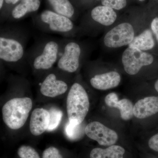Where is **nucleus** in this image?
<instances>
[{
    "mask_svg": "<svg viewBox=\"0 0 158 158\" xmlns=\"http://www.w3.org/2000/svg\"><path fill=\"white\" fill-rule=\"evenodd\" d=\"M29 37V31L22 26L12 23L2 24L0 28L1 63L11 68L28 64L26 46Z\"/></svg>",
    "mask_w": 158,
    "mask_h": 158,
    "instance_id": "1",
    "label": "nucleus"
},
{
    "mask_svg": "<svg viewBox=\"0 0 158 158\" xmlns=\"http://www.w3.org/2000/svg\"><path fill=\"white\" fill-rule=\"evenodd\" d=\"M62 43V39L44 37L27 50V61L34 72L45 73L54 68L60 56Z\"/></svg>",
    "mask_w": 158,
    "mask_h": 158,
    "instance_id": "2",
    "label": "nucleus"
},
{
    "mask_svg": "<svg viewBox=\"0 0 158 158\" xmlns=\"http://www.w3.org/2000/svg\"><path fill=\"white\" fill-rule=\"evenodd\" d=\"M32 19L34 27L39 31L59 34L64 38H73L78 31L72 20L50 9L36 13L32 15Z\"/></svg>",
    "mask_w": 158,
    "mask_h": 158,
    "instance_id": "3",
    "label": "nucleus"
},
{
    "mask_svg": "<svg viewBox=\"0 0 158 158\" xmlns=\"http://www.w3.org/2000/svg\"><path fill=\"white\" fill-rule=\"evenodd\" d=\"M90 102L85 88L78 82L70 86L66 99V111L69 122L81 124L89 112Z\"/></svg>",
    "mask_w": 158,
    "mask_h": 158,
    "instance_id": "4",
    "label": "nucleus"
},
{
    "mask_svg": "<svg viewBox=\"0 0 158 158\" xmlns=\"http://www.w3.org/2000/svg\"><path fill=\"white\" fill-rule=\"evenodd\" d=\"M32 107L33 102L30 98L11 99L6 102L2 109L4 123L11 130L19 129L25 124Z\"/></svg>",
    "mask_w": 158,
    "mask_h": 158,
    "instance_id": "5",
    "label": "nucleus"
},
{
    "mask_svg": "<svg viewBox=\"0 0 158 158\" xmlns=\"http://www.w3.org/2000/svg\"><path fill=\"white\" fill-rule=\"evenodd\" d=\"M72 38H62V49L56 64L59 70L69 74L78 70L83 56L81 45Z\"/></svg>",
    "mask_w": 158,
    "mask_h": 158,
    "instance_id": "6",
    "label": "nucleus"
},
{
    "mask_svg": "<svg viewBox=\"0 0 158 158\" xmlns=\"http://www.w3.org/2000/svg\"><path fill=\"white\" fill-rule=\"evenodd\" d=\"M45 73L39 85V91L42 95L54 98L69 90V83L65 76L67 73L56 67Z\"/></svg>",
    "mask_w": 158,
    "mask_h": 158,
    "instance_id": "7",
    "label": "nucleus"
},
{
    "mask_svg": "<svg viewBox=\"0 0 158 158\" xmlns=\"http://www.w3.org/2000/svg\"><path fill=\"white\" fill-rule=\"evenodd\" d=\"M152 55L133 47L128 46L122 56V62L126 72L130 75H135L141 68L152 64Z\"/></svg>",
    "mask_w": 158,
    "mask_h": 158,
    "instance_id": "8",
    "label": "nucleus"
},
{
    "mask_svg": "<svg viewBox=\"0 0 158 158\" xmlns=\"http://www.w3.org/2000/svg\"><path fill=\"white\" fill-rule=\"evenodd\" d=\"M135 35V31L131 24L122 23L106 34L104 37V44L110 48H118L129 45L133 41Z\"/></svg>",
    "mask_w": 158,
    "mask_h": 158,
    "instance_id": "9",
    "label": "nucleus"
},
{
    "mask_svg": "<svg viewBox=\"0 0 158 158\" xmlns=\"http://www.w3.org/2000/svg\"><path fill=\"white\" fill-rule=\"evenodd\" d=\"M85 132L88 138L97 141L102 146H111L118 141L117 133L99 122L88 123L85 128Z\"/></svg>",
    "mask_w": 158,
    "mask_h": 158,
    "instance_id": "10",
    "label": "nucleus"
},
{
    "mask_svg": "<svg viewBox=\"0 0 158 158\" xmlns=\"http://www.w3.org/2000/svg\"><path fill=\"white\" fill-rule=\"evenodd\" d=\"M42 0H21L12 9L7 21L15 23L19 21L30 15L36 14L39 10Z\"/></svg>",
    "mask_w": 158,
    "mask_h": 158,
    "instance_id": "11",
    "label": "nucleus"
},
{
    "mask_svg": "<svg viewBox=\"0 0 158 158\" xmlns=\"http://www.w3.org/2000/svg\"><path fill=\"white\" fill-rule=\"evenodd\" d=\"M50 122V113L44 108L34 109L31 113L30 130L32 135L38 136L48 131Z\"/></svg>",
    "mask_w": 158,
    "mask_h": 158,
    "instance_id": "12",
    "label": "nucleus"
},
{
    "mask_svg": "<svg viewBox=\"0 0 158 158\" xmlns=\"http://www.w3.org/2000/svg\"><path fill=\"white\" fill-rule=\"evenodd\" d=\"M120 74L116 71L98 74L90 79V83L97 90H105L116 88L121 81Z\"/></svg>",
    "mask_w": 158,
    "mask_h": 158,
    "instance_id": "13",
    "label": "nucleus"
},
{
    "mask_svg": "<svg viewBox=\"0 0 158 158\" xmlns=\"http://www.w3.org/2000/svg\"><path fill=\"white\" fill-rule=\"evenodd\" d=\"M105 102L110 107L118 108L120 111L121 118L123 120H130L134 116V106L131 102L128 99L118 100L117 94L112 92L106 96Z\"/></svg>",
    "mask_w": 158,
    "mask_h": 158,
    "instance_id": "14",
    "label": "nucleus"
},
{
    "mask_svg": "<svg viewBox=\"0 0 158 158\" xmlns=\"http://www.w3.org/2000/svg\"><path fill=\"white\" fill-rule=\"evenodd\" d=\"M158 112V97L151 96L139 100L134 106V115L142 119Z\"/></svg>",
    "mask_w": 158,
    "mask_h": 158,
    "instance_id": "15",
    "label": "nucleus"
},
{
    "mask_svg": "<svg viewBox=\"0 0 158 158\" xmlns=\"http://www.w3.org/2000/svg\"><path fill=\"white\" fill-rule=\"evenodd\" d=\"M90 17L93 22L104 26H110L116 21L117 14L114 9L103 6H97L92 9Z\"/></svg>",
    "mask_w": 158,
    "mask_h": 158,
    "instance_id": "16",
    "label": "nucleus"
},
{
    "mask_svg": "<svg viewBox=\"0 0 158 158\" xmlns=\"http://www.w3.org/2000/svg\"><path fill=\"white\" fill-rule=\"evenodd\" d=\"M49 9L74 20L76 11L70 0H45Z\"/></svg>",
    "mask_w": 158,
    "mask_h": 158,
    "instance_id": "17",
    "label": "nucleus"
},
{
    "mask_svg": "<svg viewBox=\"0 0 158 158\" xmlns=\"http://www.w3.org/2000/svg\"><path fill=\"white\" fill-rule=\"evenodd\" d=\"M155 41L152 33L149 29H146L140 34L134 37L128 46L133 47L140 50H150L154 47Z\"/></svg>",
    "mask_w": 158,
    "mask_h": 158,
    "instance_id": "18",
    "label": "nucleus"
},
{
    "mask_svg": "<svg viewBox=\"0 0 158 158\" xmlns=\"http://www.w3.org/2000/svg\"><path fill=\"white\" fill-rule=\"evenodd\" d=\"M125 151L118 145H113L102 149L99 148H94L90 152V158H123Z\"/></svg>",
    "mask_w": 158,
    "mask_h": 158,
    "instance_id": "19",
    "label": "nucleus"
},
{
    "mask_svg": "<svg viewBox=\"0 0 158 158\" xmlns=\"http://www.w3.org/2000/svg\"><path fill=\"white\" fill-rule=\"evenodd\" d=\"M48 111L50 113V122L48 131H52L59 126L62 120L63 114L61 110L56 108H51Z\"/></svg>",
    "mask_w": 158,
    "mask_h": 158,
    "instance_id": "20",
    "label": "nucleus"
},
{
    "mask_svg": "<svg viewBox=\"0 0 158 158\" xmlns=\"http://www.w3.org/2000/svg\"><path fill=\"white\" fill-rule=\"evenodd\" d=\"M21 0H5L4 6L1 11V23L7 21L9 15L15 6Z\"/></svg>",
    "mask_w": 158,
    "mask_h": 158,
    "instance_id": "21",
    "label": "nucleus"
},
{
    "mask_svg": "<svg viewBox=\"0 0 158 158\" xmlns=\"http://www.w3.org/2000/svg\"><path fill=\"white\" fill-rule=\"evenodd\" d=\"M81 124L76 125L68 122L65 127L66 135L71 140H76L82 135Z\"/></svg>",
    "mask_w": 158,
    "mask_h": 158,
    "instance_id": "22",
    "label": "nucleus"
},
{
    "mask_svg": "<svg viewBox=\"0 0 158 158\" xmlns=\"http://www.w3.org/2000/svg\"><path fill=\"white\" fill-rule=\"evenodd\" d=\"M17 153L20 158H40L35 148L29 145L21 146L18 149Z\"/></svg>",
    "mask_w": 158,
    "mask_h": 158,
    "instance_id": "23",
    "label": "nucleus"
},
{
    "mask_svg": "<svg viewBox=\"0 0 158 158\" xmlns=\"http://www.w3.org/2000/svg\"><path fill=\"white\" fill-rule=\"evenodd\" d=\"M102 6L110 7L115 10L123 9L127 6V0H101Z\"/></svg>",
    "mask_w": 158,
    "mask_h": 158,
    "instance_id": "24",
    "label": "nucleus"
},
{
    "mask_svg": "<svg viewBox=\"0 0 158 158\" xmlns=\"http://www.w3.org/2000/svg\"><path fill=\"white\" fill-rule=\"evenodd\" d=\"M42 158H63L57 148L51 146L46 148L42 153Z\"/></svg>",
    "mask_w": 158,
    "mask_h": 158,
    "instance_id": "25",
    "label": "nucleus"
},
{
    "mask_svg": "<svg viewBox=\"0 0 158 158\" xmlns=\"http://www.w3.org/2000/svg\"><path fill=\"white\" fill-rule=\"evenodd\" d=\"M148 144L151 149L158 152V133L149 139Z\"/></svg>",
    "mask_w": 158,
    "mask_h": 158,
    "instance_id": "26",
    "label": "nucleus"
},
{
    "mask_svg": "<svg viewBox=\"0 0 158 158\" xmlns=\"http://www.w3.org/2000/svg\"><path fill=\"white\" fill-rule=\"evenodd\" d=\"M151 27L158 42V17H156L153 19L151 24Z\"/></svg>",
    "mask_w": 158,
    "mask_h": 158,
    "instance_id": "27",
    "label": "nucleus"
},
{
    "mask_svg": "<svg viewBox=\"0 0 158 158\" xmlns=\"http://www.w3.org/2000/svg\"><path fill=\"white\" fill-rule=\"evenodd\" d=\"M5 0H0V10H1L4 6Z\"/></svg>",
    "mask_w": 158,
    "mask_h": 158,
    "instance_id": "28",
    "label": "nucleus"
},
{
    "mask_svg": "<svg viewBox=\"0 0 158 158\" xmlns=\"http://www.w3.org/2000/svg\"><path fill=\"white\" fill-rule=\"evenodd\" d=\"M155 88L156 90L158 92V80L156 82L155 84Z\"/></svg>",
    "mask_w": 158,
    "mask_h": 158,
    "instance_id": "29",
    "label": "nucleus"
},
{
    "mask_svg": "<svg viewBox=\"0 0 158 158\" xmlns=\"http://www.w3.org/2000/svg\"><path fill=\"white\" fill-rule=\"evenodd\" d=\"M138 1H140V2H144L145 0H138Z\"/></svg>",
    "mask_w": 158,
    "mask_h": 158,
    "instance_id": "30",
    "label": "nucleus"
},
{
    "mask_svg": "<svg viewBox=\"0 0 158 158\" xmlns=\"http://www.w3.org/2000/svg\"><path fill=\"white\" fill-rule=\"evenodd\" d=\"M95 1H98V0H95Z\"/></svg>",
    "mask_w": 158,
    "mask_h": 158,
    "instance_id": "31",
    "label": "nucleus"
}]
</instances>
